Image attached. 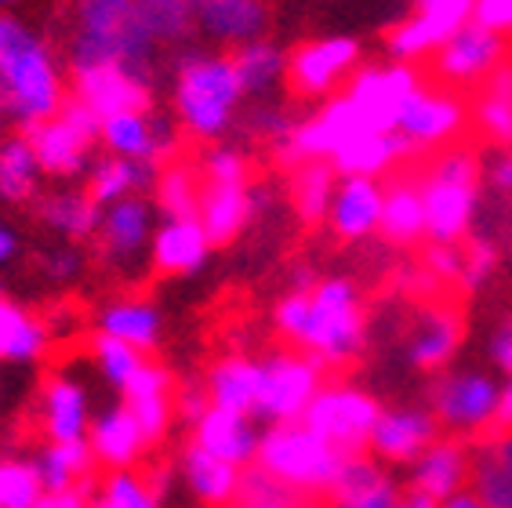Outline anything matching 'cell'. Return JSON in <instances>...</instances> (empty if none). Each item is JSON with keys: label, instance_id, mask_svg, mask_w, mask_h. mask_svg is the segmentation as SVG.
Listing matches in <instances>:
<instances>
[{"label": "cell", "instance_id": "obj_21", "mask_svg": "<svg viewBox=\"0 0 512 508\" xmlns=\"http://www.w3.org/2000/svg\"><path fill=\"white\" fill-rule=\"evenodd\" d=\"M382 200L385 186L378 178H338L335 196H331V211H327V229L342 244H360V240L378 233Z\"/></svg>", "mask_w": 512, "mask_h": 508}, {"label": "cell", "instance_id": "obj_50", "mask_svg": "<svg viewBox=\"0 0 512 508\" xmlns=\"http://www.w3.org/2000/svg\"><path fill=\"white\" fill-rule=\"evenodd\" d=\"M465 254V269H462V287H469V291H480L487 280L494 276V269H498V247L491 244V240H469V247H462Z\"/></svg>", "mask_w": 512, "mask_h": 508}, {"label": "cell", "instance_id": "obj_58", "mask_svg": "<svg viewBox=\"0 0 512 508\" xmlns=\"http://www.w3.org/2000/svg\"><path fill=\"white\" fill-rule=\"evenodd\" d=\"M512 432V378L502 381L498 389V407H494V421H491V436H505Z\"/></svg>", "mask_w": 512, "mask_h": 508}, {"label": "cell", "instance_id": "obj_25", "mask_svg": "<svg viewBox=\"0 0 512 508\" xmlns=\"http://www.w3.org/2000/svg\"><path fill=\"white\" fill-rule=\"evenodd\" d=\"M327 494H331L335 508H400L407 490L385 465L360 454V458H345L335 487Z\"/></svg>", "mask_w": 512, "mask_h": 508}, {"label": "cell", "instance_id": "obj_13", "mask_svg": "<svg viewBox=\"0 0 512 508\" xmlns=\"http://www.w3.org/2000/svg\"><path fill=\"white\" fill-rule=\"evenodd\" d=\"M356 69H360V40L353 33L313 37L287 55V88L302 98L335 95L342 84H349Z\"/></svg>", "mask_w": 512, "mask_h": 508}, {"label": "cell", "instance_id": "obj_9", "mask_svg": "<svg viewBox=\"0 0 512 508\" xmlns=\"http://www.w3.org/2000/svg\"><path fill=\"white\" fill-rule=\"evenodd\" d=\"M324 367L302 352H273L262 360V381H258V411L255 418L269 425H291L302 421L309 403L324 389Z\"/></svg>", "mask_w": 512, "mask_h": 508}, {"label": "cell", "instance_id": "obj_2", "mask_svg": "<svg viewBox=\"0 0 512 508\" xmlns=\"http://www.w3.org/2000/svg\"><path fill=\"white\" fill-rule=\"evenodd\" d=\"M273 323L295 352L320 367H342L367 342L364 298L349 276H324L309 291L287 287L273 309Z\"/></svg>", "mask_w": 512, "mask_h": 508}, {"label": "cell", "instance_id": "obj_17", "mask_svg": "<svg viewBox=\"0 0 512 508\" xmlns=\"http://www.w3.org/2000/svg\"><path fill=\"white\" fill-rule=\"evenodd\" d=\"M153 215L157 207L149 204L146 196H131L113 207H102L99 222V251L113 269H135L142 258H149V244H153Z\"/></svg>", "mask_w": 512, "mask_h": 508}, {"label": "cell", "instance_id": "obj_23", "mask_svg": "<svg viewBox=\"0 0 512 508\" xmlns=\"http://www.w3.org/2000/svg\"><path fill=\"white\" fill-rule=\"evenodd\" d=\"M88 447L95 454V465H102L109 472H124L135 469V461L146 454L149 443L142 436V429H138L128 403H109L91 418Z\"/></svg>", "mask_w": 512, "mask_h": 508}, {"label": "cell", "instance_id": "obj_10", "mask_svg": "<svg viewBox=\"0 0 512 508\" xmlns=\"http://www.w3.org/2000/svg\"><path fill=\"white\" fill-rule=\"evenodd\" d=\"M422 88V80L411 66L389 62V66H364L356 69L349 84L338 95L356 109V117L364 120L367 131L375 135H396L400 113L411 102L414 91Z\"/></svg>", "mask_w": 512, "mask_h": 508}, {"label": "cell", "instance_id": "obj_51", "mask_svg": "<svg viewBox=\"0 0 512 508\" xmlns=\"http://www.w3.org/2000/svg\"><path fill=\"white\" fill-rule=\"evenodd\" d=\"M157 396H171V371L164 363L146 360L138 378L120 392V403H142V400H157Z\"/></svg>", "mask_w": 512, "mask_h": 508}, {"label": "cell", "instance_id": "obj_16", "mask_svg": "<svg viewBox=\"0 0 512 508\" xmlns=\"http://www.w3.org/2000/svg\"><path fill=\"white\" fill-rule=\"evenodd\" d=\"M436 440H440V421L433 418V411L418 403H400V407H382L367 450L378 465H414Z\"/></svg>", "mask_w": 512, "mask_h": 508}, {"label": "cell", "instance_id": "obj_28", "mask_svg": "<svg viewBox=\"0 0 512 508\" xmlns=\"http://www.w3.org/2000/svg\"><path fill=\"white\" fill-rule=\"evenodd\" d=\"M462 338V320L451 309H425L407 334V363L425 374L444 371L462 349Z\"/></svg>", "mask_w": 512, "mask_h": 508}, {"label": "cell", "instance_id": "obj_4", "mask_svg": "<svg viewBox=\"0 0 512 508\" xmlns=\"http://www.w3.org/2000/svg\"><path fill=\"white\" fill-rule=\"evenodd\" d=\"M237 66L222 51H186L175 62L171 84V113L189 138L215 142L233 127L244 102Z\"/></svg>", "mask_w": 512, "mask_h": 508}, {"label": "cell", "instance_id": "obj_30", "mask_svg": "<svg viewBox=\"0 0 512 508\" xmlns=\"http://www.w3.org/2000/svg\"><path fill=\"white\" fill-rule=\"evenodd\" d=\"M258 381H262V360H251V356H222L218 363H211L204 389L211 407L255 421Z\"/></svg>", "mask_w": 512, "mask_h": 508}, {"label": "cell", "instance_id": "obj_60", "mask_svg": "<svg viewBox=\"0 0 512 508\" xmlns=\"http://www.w3.org/2000/svg\"><path fill=\"white\" fill-rule=\"evenodd\" d=\"M491 186L502 189V193H512V153L491 167Z\"/></svg>", "mask_w": 512, "mask_h": 508}, {"label": "cell", "instance_id": "obj_43", "mask_svg": "<svg viewBox=\"0 0 512 508\" xmlns=\"http://www.w3.org/2000/svg\"><path fill=\"white\" fill-rule=\"evenodd\" d=\"M338 175L331 164H302L295 175V189H291V204H295L298 218L306 225L327 222L331 211V196H335Z\"/></svg>", "mask_w": 512, "mask_h": 508}, {"label": "cell", "instance_id": "obj_3", "mask_svg": "<svg viewBox=\"0 0 512 508\" xmlns=\"http://www.w3.org/2000/svg\"><path fill=\"white\" fill-rule=\"evenodd\" d=\"M66 106V80L48 40L30 22L0 11V120L37 127Z\"/></svg>", "mask_w": 512, "mask_h": 508}, {"label": "cell", "instance_id": "obj_62", "mask_svg": "<svg viewBox=\"0 0 512 508\" xmlns=\"http://www.w3.org/2000/svg\"><path fill=\"white\" fill-rule=\"evenodd\" d=\"M400 508H436V501L422 498V494H414V490H407L404 501H400Z\"/></svg>", "mask_w": 512, "mask_h": 508}, {"label": "cell", "instance_id": "obj_7", "mask_svg": "<svg viewBox=\"0 0 512 508\" xmlns=\"http://www.w3.org/2000/svg\"><path fill=\"white\" fill-rule=\"evenodd\" d=\"M378 418H382V403L371 392L353 385V381H331L309 403L302 425L313 436H320L331 450H338L342 458H360L371 443Z\"/></svg>", "mask_w": 512, "mask_h": 508}, {"label": "cell", "instance_id": "obj_61", "mask_svg": "<svg viewBox=\"0 0 512 508\" xmlns=\"http://www.w3.org/2000/svg\"><path fill=\"white\" fill-rule=\"evenodd\" d=\"M436 508H487V505H483V501L476 498L473 490L465 487L462 494H454V498H447L444 505H436Z\"/></svg>", "mask_w": 512, "mask_h": 508}, {"label": "cell", "instance_id": "obj_37", "mask_svg": "<svg viewBox=\"0 0 512 508\" xmlns=\"http://www.w3.org/2000/svg\"><path fill=\"white\" fill-rule=\"evenodd\" d=\"M40 483H44V494H62V490H77L88 487L91 476H95V454H91L88 440L77 443H48L37 458Z\"/></svg>", "mask_w": 512, "mask_h": 508}, {"label": "cell", "instance_id": "obj_59", "mask_svg": "<svg viewBox=\"0 0 512 508\" xmlns=\"http://www.w3.org/2000/svg\"><path fill=\"white\" fill-rule=\"evenodd\" d=\"M19 247H22L19 233H15L8 222H0V265H8L11 258L19 254Z\"/></svg>", "mask_w": 512, "mask_h": 508}, {"label": "cell", "instance_id": "obj_49", "mask_svg": "<svg viewBox=\"0 0 512 508\" xmlns=\"http://www.w3.org/2000/svg\"><path fill=\"white\" fill-rule=\"evenodd\" d=\"M204 182H247V157L233 146H215L204 153L200 164Z\"/></svg>", "mask_w": 512, "mask_h": 508}, {"label": "cell", "instance_id": "obj_53", "mask_svg": "<svg viewBox=\"0 0 512 508\" xmlns=\"http://www.w3.org/2000/svg\"><path fill=\"white\" fill-rule=\"evenodd\" d=\"M425 269H429V276L444 280V284H462V269H465L462 247L433 244L425 251Z\"/></svg>", "mask_w": 512, "mask_h": 508}, {"label": "cell", "instance_id": "obj_29", "mask_svg": "<svg viewBox=\"0 0 512 508\" xmlns=\"http://www.w3.org/2000/svg\"><path fill=\"white\" fill-rule=\"evenodd\" d=\"M258 440H262V432L251 418H240V414H229V411H211L193 425V443L207 454H215V458L229 461V465H255L258 458Z\"/></svg>", "mask_w": 512, "mask_h": 508}, {"label": "cell", "instance_id": "obj_1", "mask_svg": "<svg viewBox=\"0 0 512 508\" xmlns=\"http://www.w3.org/2000/svg\"><path fill=\"white\" fill-rule=\"evenodd\" d=\"M197 26V4L186 0H88L77 8L69 62L80 66L146 69L153 51L182 40Z\"/></svg>", "mask_w": 512, "mask_h": 508}, {"label": "cell", "instance_id": "obj_36", "mask_svg": "<svg viewBox=\"0 0 512 508\" xmlns=\"http://www.w3.org/2000/svg\"><path fill=\"white\" fill-rule=\"evenodd\" d=\"M407 142L400 135H364L356 138L353 146H345L342 153L327 160L338 178H378L382 182L385 171H393L400 157H407Z\"/></svg>", "mask_w": 512, "mask_h": 508}, {"label": "cell", "instance_id": "obj_54", "mask_svg": "<svg viewBox=\"0 0 512 508\" xmlns=\"http://www.w3.org/2000/svg\"><path fill=\"white\" fill-rule=\"evenodd\" d=\"M487 360L505 381L512 378V316L494 323L491 338H487Z\"/></svg>", "mask_w": 512, "mask_h": 508}, {"label": "cell", "instance_id": "obj_14", "mask_svg": "<svg viewBox=\"0 0 512 508\" xmlns=\"http://www.w3.org/2000/svg\"><path fill=\"white\" fill-rule=\"evenodd\" d=\"M465 22H473V0H422L385 33V51L393 55V62L411 66L436 55Z\"/></svg>", "mask_w": 512, "mask_h": 508}, {"label": "cell", "instance_id": "obj_12", "mask_svg": "<svg viewBox=\"0 0 512 508\" xmlns=\"http://www.w3.org/2000/svg\"><path fill=\"white\" fill-rule=\"evenodd\" d=\"M498 389H502V381L491 378L487 371H476V367L447 371L429 389V411L440 421V429L491 432Z\"/></svg>", "mask_w": 512, "mask_h": 508}, {"label": "cell", "instance_id": "obj_57", "mask_svg": "<svg viewBox=\"0 0 512 508\" xmlns=\"http://www.w3.org/2000/svg\"><path fill=\"white\" fill-rule=\"evenodd\" d=\"M95 501V483L77 490H62V494H44L33 508H91Z\"/></svg>", "mask_w": 512, "mask_h": 508}, {"label": "cell", "instance_id": "obj_41", "mask_svg": "<svg viewBox=\"0 0 512 508\" xmlns=\"http://www.w3.org/2000/svg\"><path fill=\"white\" fill-rule=\"evenodd\" d=\"M40 164L33 157L26 135L0 138V200L4 204H26L37 196L40 186Z\"/></svg>", "mask_w": 512, "mask_h": 508}, {"label": "cell", "instance_id": "obj_40", "mask_svg": "<svg viewBox=\"0 0 512 508\" xmlns=\"http://www.w3.org/2000/svg\"><path fill=\"white\" fill-rule=\"evenodd\" d=\"M287 55H291V51H284L269 37L251 40V44H244V48L229 51V59H233V66H237L244 95H262V91L276 88L280 80H287Z\"/></svg>", "mask_w": 512, "mask_h": 508}, {"label": "cell", "instance_id": "obj_22", "mask_svg": "<svg viewBox=\"0 0 512 508\" xmlns=\"http://www.w3.org/2000/svg\"><path fill=\"white\" fill-rule=\"evenodd\" d=\"M469 476H473L469 447L462 440H454V436H440L411 465V490L436 501V505H444L447 498H454V494H462L469 487Z\"/></svg>", "mask_w": 512, "mask_h": 508}, {"label": "cell", "instance_id": "obj_20", "mask_svg": "<svg viewBox=\"0 0 512 508\" xmlns=\"http://www.w3.org/2000/svg\"><path fill=\"white\" fill-rule=\"evenodd\" d=\"M99 142L106 146V157L157 167L164 157H171L175 131L157 113H120L99 124Z\"/></svg>", "mask_w": 512, "mask_h": 508}, {"label": "cell", "instance_id": "obj_24", "mask_svg": "<svg viewBox=\"0 0 512 508\" xmlns=\"http://www.w3.org/2000/svg\"><path fill=\"white\" fill-rule=\"evenodd\" d=\"M207 258H211V240L197 218H164L153 229L149 265L160 276H193L204 269Z\"/></svg>", "mask_w": 512, "mask_h": 508}, {"label": "cell", "instance_id": "obj_44", "mask_svg": "<svg viewBox=\"0 0 512 508\" xmlns=\"http://www.w3.org/2000/svg\"><path fill=\"white\" fill-rule=\"evenodd\" d=\"M91 508H160V483H149L135 469L109 472L95 487Z\"/></svg>", "mask_w": 512, "mask_h": 508}, {"label": "cell", "instance_id": "obj_18", "mask_svg": "<svg viewBox=\"0 0 512 508\" xmlns=\"http://www.w3.org/2000/svg\"><path fill=\"white\" fill-rule=\"evenodd\" d=\"M505 59V37L483 30L476 22H465L462 30L447 40L444 48L433 55L436 77L444 84H476V80H487L494 69L502 66Z\"/></svg>", "mask_w": 512, "mask_h": 508}, {"label": "cell", "instance_id": "obj_35", "mask_svg": "<svg viewBox=\"0 0 512 508\" xmlns=\"http://www.w3.org/2000/svg\"><path fill=\"white\" fill-rule=\"evenodd\" d=\"M48 345V323L0 294V363H37Z\"/></svg>", "mask_w": 512, "mask_h": 508}, {"label": "cell", "instance_id": "obj_46", "mask_svg": "<svg viewBox=\"0 0 512 508\" xmlns=\"http://www.w3.org/2000/svg\"><path fill=\"white\" fill-rule=\"evenodd\" d=\"M44 498L37 461L0 458V508H33Z\"/></svg>", "mask_w": 512, "mask_h": 508}, {"label": "cell", "instance_id": "obj_32", "mask_svg": "<svg viewBox=\"0 0 512 508\" xmlns=\"http://www.w3.org/2000/svg\"><path fill=\"white\" fill-rule=\"evenodd\" d=\"M378 236L389 247H411L425 240V204L422 189L411 178H396L385 186L382 218H378Z\"/></svg>", "mask_w": 512, "mask_h": 508}, {"label": "cell", "instance_id": "obj_27", "mask_svg": "<svg viewBox=\"0 0 512 508\" xmlns=\"http://www.w3.org/2000/svg\"><path fill=\"white\" fill-rule=\"evenodd\" d=\"M269 8L258 0H204L197 4V30L215 44L237 51L251 40L266 37Z\"/></svg>", "mask_w": 512, "mask_h": 508}, {"label": "cell", "instance_id": "obj_42", "mask_svg": "<svg viewBox=\"0 0 512 508\" xmlns=\"http://www.w3.org/2000/svg\"><path fill=\"white\" fill-rule=\"evenodd\" d=\"M157 207L164 211V218H197L200 211V167L193 164H168L164 171H157Z\"/></svg>", "mask_w": 512, "mask_h": 508}, {"label": "cell", "instance_id": "obj_56", "mask_svg": "<svg viewBox=\"0 0 512 508\" xmlns=\"http://www.w3.org/2000/svg\"><path fill=\"white\" fill-rule=\"evenodd\" d=\"M211 411V400H207V389L204 385H186V389H178L175 396V414L189 425H197L204 414Z\"/></svg>", "mask_w": 512, "mask_h": 508}, {"label": "cell", "instance_id": "obj_19", "mask_svg": "<svg viewBox=\"0 0 512 508\" xmlns=\"http://www.w3.org/2000/svg\"><path fill=\"white\" fill-rule=\"evenodd\" d=\"M91 396L88 385L73 371H55L40 389V429L48 443L88 440L91 429Z\"/></svg>", "mask_w": 512, "mask_h": 508}, {"label": "cell", "instance_id": "obj_8", "mask_svg": "<svg viewBox=\"0 0 512 508\" xmlns=\"http://www.w3.org/2000/svg\"><path fill=\"white\" fill-rule=\"evenodd\" d=\"M30 142L33 157L40 164V175L48 178H77L91 167V153L99 142V120L88 109L66 98V106L44 124L22 131Z\"/></svg>", "mask_w": 512, "mask_h": 508}, {"label": "cell", "instance_id": "obj_45", "mask_svg": "<svg viewBox=\"0 0 512 508\" xmlns=\"http://www.w3.org/2000/svg\"><path fill=\"white\" fill-rule=\"evenodd\" d=\"M91 360H95V367L102 371L106 385L124 392L131 381L138 378V371L146 367L149 356L146 352L131 349V345H124V342H113V338H106V334H95V338H91Z\"/></svg>", "mask_w": 512, "mask_h": 508}, {"label": "cell", "instance_id": "obj_5", "mask_svg": "<svg viewBox=\"0 0 512 508\" xmlns=\"http://www.w3.org/2000/svg\"><path fill=\"white\" fill-rule=\"evenodd\" d=\"M425 204V240L458 247L473 233L480 204V160L473 149L451 146L418 182Z\"/></svg>", "mask_w": 512, "mask_h": 508}, {"label": "cell", "instance_id": "obj_38", "mask_svg": "<svg viewBox=\"0 0 512 508\" xmlns=\"http://www.w3.org/2000/svg\"><path fill=\"white\" fill-rule=\"evenodd\" d=\"M182 476H186L189 490H193L204 505H229L240 490L237 465H229V461L215 458V454H207L197 443H189V447L182 450Z\"/></svg>", "mask_w": 512, "mask_h": 508}, {"label": "cell", "instance_id": "obj_48", "mask_svg": "<svg viewBox=\"0 0 512 508\" xmlns=\"http://www.w3.org/2000/svg\"><path fill=\"white\" fill-rule=\"evenodd\" d=\"M240 508H291V501H295V490L280 487L276 479L262 476V472H247L244 479H240Z\"/></svg>", "mask_w": 512, "mask_h": 508}, {"label": "cell", "instance_id": "obj_52", "mask_svg": "<svg viewBox=\"0 0 512 508\" xmlns=\"http://www.w3.org/2000/svg\"><path fill=\"white\" fill-rule=\"evenodd\" d=\"M40 269H44V276L55 280V284H69V280H77V276L84 273V254L73 244H59L55 251L44 254Z\"/></svg>", "mask_w": 512, "mask_h": 508}, {"label": "cell", "instance_id": "obj_33", "mask_svg": "<svg viewBox=\"0 0 512 508\" xmlns=\"http://www.w3.org/2000/svg\"><path fill=\"white\" fill-rule=\"evenodd\" d=\"M149 186H157V167L153 164H135V160H120V157H95L88 167V186H84V193L99 207H113L120 200L142 196Z\"/></svg>", "mask_w": 512, "mask_h": 508}, {"label": "cell", "instance_id": "obj_31", "mask_svg": "<svg viewBox=\"0 0 512 508\" xmlns=\"http://www.w3.org/2000/svg\"><path fill=\"white\" fill-rule=\"evenodd\" d=\"M95 334H106L113 342H124L149 356L164 338V313L146 298H117L99 313Z\"/></svg>", "mask_w": 512, "mask_h": 508}, {"label": "cell", "instance_id": "obj_55", "mask_svg": "<svg viewBox=\"0 0 512 508\" xmlns=\"http://www.w3.org/2000/svg\"><path fill=\"white\" fill-rule=\"evenodd\" d=\"M473 22L505 37V33H512V0H476Z\"/></svg>", "mask_w": 512, "mask_h": 508}, {"label": "cell", "instance_id": "obj_6", "mask_svg": "<svg viewBox=\"0 0 512 508\" xmlns=\"http://www.w3.org/2000/svg\"><path fill=\"white\" fill-rule=\"evenodd\" d=\"M345 458L302 425H269L258 440L255 469L287 490H331Z\"/></svg>", "mask_w": 512, "mask_h": 508}, {"label": "cell", "instance_id": "obj_26", "mask_svg": "<svg viewBox=\"0 0 512 508\" xmlns=\"http://www.w3.org/2000/svg\"><path fill=\"white\" fill-rule=\"evenodd\" d=\"M251 215H255V193L247 182H204L197 222L211 247L233 244L244 233V225L251 222Z\"/></svg>", "mask_w": 512, "mask_h": 508}, {"label": "cell", "instance_id": "obj_39", "mask_svg": "<svg viewBox=\"0 0 512 508\" xmlns=\"http://www.w3.org/2000/svg\"><path fill=\"white\" fill-rule=\"evenodd\" d=\"M40 218L48 229L66 240V244H80V240H88V236L99 233V222H102V207L91 200L84 189H59V193H51L44 204H40Z\"/></svg>", "mask_w": 512, "mask_h": 508}, {"label": "cell", "instance_id": "obj_34", "mask_svg": "<svg viewBox=\"0 0 512 508\" xmlns=\"http://www.w3.org/2000/svg\"><path fill=\"white\" fill-rule=\"evenodd\" d=\"M469 490L487 508H512V432L491 436L473 454Z\"/></svg>", "mask_w": 512, "mask_h": 508}, {"label": "cell", "instance_id": "obj_11", "mask_svg": "<svg viewBox=\"0 0 512 508\" xmlns=\"http://www.w3.org/2000/svg\"><path fill=\"white\" fill-rule=\"evenodd\" d=\"M69 98L84 106L91 117L109 120L120 113H153V84H149L146 69L131 66H80L73 69L69 80Z\"/></svg>", "mask_w": 512, "mask_h": 508}, {"label": "cell", "instance_id": "obj_15", "mask_svg": "<svg viewBox=\"0 0 512 508\" xmlns=\"http://www.w3.org/2000/svg\"><path fill=\"white\" fill-rule=\"evenodd\" d=\"M465 120H469V109L454 91L425 88L422 84L400 113L396 135L404 138L411 149H451L454 138L465 131Z\"/></svg>", "mask_w": 512, "mask_h": 508}, {"label": "cell", "instance_id": "obj_47", "mask_svg": "<svg viewBox=\"0 0 512 508\" xmlns=\"http://www.w3.org/2000/svg\"><path fill=\"white\" fill-rule=\"evenodd\" d=\"M476 124L491 142L512 146V95L483 88L480 102H476Z\"/></svg>", "mask_w": 512, "mask_h": 508}]
</instances>
